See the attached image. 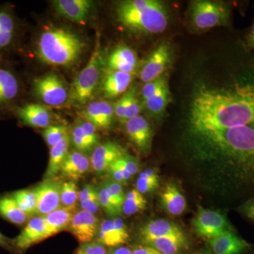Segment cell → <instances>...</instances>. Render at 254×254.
<instances>
[{
	"mask_svg": "<svg viewBox=\"0 0 254 254\" xmlns=\"http://www.w3.org/2000/svg\"><path fill=\"white\" fill-rule=\"evenodd\" d=\"M61 182L54 179H46L35 187L37 195L36 215L44 216L60 208Z\"/></svg>",
	"mask_w": 254,
	"mask_h": 254,
	"instance_id": "cell-11",
	"label": "cell"
},
{
	"mask_svg": "<svg viewBox=\"0 0 254 254\" xmlns=\"http://www.w3.org/2000/svg\"><path fill=\"white\" fill-rule=\"evenodd\" d=\"M182 235L185 234L178 225L165 220H156L148 222L139 230V236L142 242L160 237Z\"/></svg>",
	"mask_w": 254,
	"mask_h": 254,
	"instance_id": "cell-24",
	"label": "cell"
},
{
	"mask_svg": "<svg viewBox=\"0 0 254 254\" xmlns=\"http://www.w3.org/2000/svg\"><path fill=\"white\" fill-rule=\"evenodd\" d=\"M76 212V207H60L52 213L44 215L47 231L50 237L54 236L59 232L68 229Z\"/></svg>",
	"mask_w": 254,
	"mask_h": 254,
	"instance_id": "cell-27",
	"label": "cell"
},
{
	"mask_svg": "<svg viewBox=\"0 0 254 254\" xmlns=\"http://www.w3.org/2000/svg\"><path fill=\"white\" fill-rule=\"evenodd\" d=\"M167 84H168V78L164 75L153 81L145 83L143 90H142V98H143V101L149 98L152 95L155 94L157 92L161 90Z\"/></svg>",
	"mask_w": 254,
	"mask_h": 254,
	"instance_id": "cell-38",
	"label": "cell"
},
{
	"mask_svg": "<svg viewBox=\"0 0 254 254\" xmlns=\"http://www.w3.org/2000/svg\"><path fill=\"white\" fill-rule=\"evenodd\" d=\"M49 237L44 216H37L29 220L22 231L12 240V243L16 254L22 253Z\"/></svg>",
	"mask_w": 254,
	"mask_h": 254,
	"instance_id": "cell-12",
	"label": "cell"
},
{
	"mask_svg": "<svg viewBox=\"0 0 254 254\" xmlns=\"http://www.w3.org/2000/svg\"><path fill=\"white\" fill-rule=\"evenodd\" d=\"M107 254H131V250L128 247L122 245L110 248L108 250Z\"/></svg>",
	"mask_w": 254,
	"mask_h": 254,
	"instance_id": "cell-52",
	"label": "cell"
},
{
	"mask_svg": "<svg viewBox=\"0 0 254 254\" xmlns=\"http://www.w3.org/2000/svg\"><path fill=\"white\" fill-rule=\"evenodd\" d=\"M102 61L99 45L97 44L86 66L71 84L68 98L73 103L84 104L91 98L99 82Z\"/></svg>",
	"mask_w": 254,
	"mask_h": 254,
	"instance_id": "cell-5",
	"label": "cell"
},
{
	"mask_svg": "<svg viewBox=\"0 0 254 254\" xmlns=\"http://www.w3.org/2000/svg\"><path fill=\"white\" fill-rule=\"evenodd\" d=\"M0 247L9 251L11 253L16 254V250L13 246L12 240H10L7 237L4 236L1 232H0Z\"/></svg>",
	"mask_w": 254,
	"mask_h": 254,
	"instance_id": "cell-51",
	"label": "cell"
},
{
	"mask_svg": "<svg viewBox=\"0 0 254 254\" xmlns=\"http://www.w3.org/2000/svg\"><path fill=\"white\" fill-rule=\"evenodd\" d=\"M11 196L14 198L18 207L30 217L36 215L37 195L33 190H20L13 192Z\"/></svg>",
	"mask_w": 254,
	"mask_h": 254,
	"instance_id": "cell-32",
	"label": "cell"
},
{
	"mask_svg": "<svg viewBox=\"0 0 254 254\" xmlns=\"http://www.w3.org/2000/svg\"><path fill=\"white\" fill-rule=\"evenodd\" d=\"M55 11L73 22L84 23L93 6L89 0H57L53 1Z\"/></svg>",
	"mask_w": 254,
	"mask_h": 254,
	"instance_id": "cell-21",
	"label": "cell"
},
{
	"mask_svg": "<svg viewBox=\"0 0 254 254\" xmlns=\"http://www.w3.org/2000/svg\"><path fill=\"white\" fill-rule=\"evenodd\" d=\"M239 212L254 222V198L246 200L238 208Z\"/></svg>",
	"mask_w": 254,
	"mask_h": 254,
	"instance_id": "cell-48",
	"label": "cell"
},
{
	"mask_svg": "<svg viewBox=\"0 0 254 254\" xmlns=\"http://www.w3.org/2000/svg\"><path fill=\"white\" fill-rule=\"evenodd\" d=\"M99 218L91 213L80 210L73 215L68 230L81 244L93 242L99 231Z\"/></svg>",
	"mask_w": 254,
	"mask_h": 254,
	"instance_id": "cell-13",
	"label": "cell"
},
{
	"mask_svg": "<svg viewBox=\"0 0 254 254\" xmlns=\"http://www.w3.org/2000/svg\"><path fill=\"white\" fill-rule=\"evenodd\" d=\"M33 91L46 105L61 106L66 103L69 91L58 75L50 73L33 81Z\"/></svg>",
	"mask_w": 254,
	"mask_h": 254,
	"instance_id": "cell-7",
	"label": "cell"
},
{
	"mask_svg": "<svg viewBox=\"0 0 254 254\" xmlns=\"http://www.w3.org/2000/svg\"><path fill=\"white\" fill-rule=\"evenodd\" d=\"M78 124H79L84 133H86V136L92 141L94 142L95 144L98 145V141H99V136H98V132H97L98 128L93 124L85 120H80Z\"/></svg>",
	"mask_w": 254,
	"mask_h": 254,
	"instance_id": "cell-46",
	"label": "cell"
},
{
	"mask_svg": "<svg viewBox=\"0 0 254 254\" xmlns=\"http://www.w3.org/2000/svg\"><path fill=\"white\" fill-rule=\"evenodd\" d=\"M143 243L153 247L162 254H181L189 247L185 235L160 237L145 241Z\"/></svg>",
	"mask_w": 254,
	"mask_h": 254,
	"instance_id": "cell-28",
	"label": "cell"
},
{
	"mask_svg": "<svg viewBox=\"0 0 254 254\" xmlns=\"http://www.w3.org/2000/svg\"><path fill=\"white\" fill-rule=\"evenodd\" d=\"M18 28L17 20L11 9L0 7V53L12 48L17 39Z\"/></svg>",
	"mask_w": 254,
	"mask_h": 254,
	"instance_id": "cell-22",
	"label": "cell"
},
{
	"mask_svg": "<svg viewBox=\"0 0 254 254\" xmlns=\"http://www.w3.org/2000/svg\"><path fill=\"white\" fill-rule=\"evenodd\" d=\"M128 238L126 224L120 217L100 222L96 241L105 247L113 248L122 246L128 242Z\"/></svg>",
	"mask_w": 254,
	"mask_h": 254,
	"instance_id": "cell-15",
	"label": "cell"
},
{
	"mask_svg": "<svg viewBox=\"0 0 254 254\" xmlns=\"http://www.w3.org/2000/svg\"><path fill=\"white\" fill-rule=\"evenodd\" d=\"M71 143L69 134L55 146L50 148L49 162L46 173V179H52L60 173V168L64 160L69 152V145Z\"/></svg>",
	"mask_w": 254,
	"mask_h": 254,
	"instance_id": "cell-30",
	"label": "cell"
},
{
	"mask_svg": "<svg viewBox=\"0 0 254 254\" xmlns=\"http://www.w3.org/2000/svg\"><path fill=\"white\" fill-rule=\"evenodd\" d=\"M192 224L197 236L208 240L218 236L226 230H234L225 214L200 206L198 207V213Z\"/></svg>",
	"mask_w": 254,
	"mask_h": 254,
	"instance_id": "cell-8",
	"label": "cell"
},
{
	"mask_svg": "<svg viewBox=\"0 0 254 254\" xmlns=\"http://www.w3.org/2000/svg\"><path fill=\"white\" fill-rule=\"evenodd\" d=\"M130 91L127 92L124 95L121 99L119 100L115 104L114 108V112L115 115L122 122L125 123V117L127 109H128V101H129Z\"/></svg>",
	"mask_w": 254,
	"mask_h": 254,
	"instance_id": "cell-42",
	"label": "cell"
},
{
	"mask_svg": "<svg viewBox=\"0 0 254 254\" xmlns=\"http://www.w3.org/2000/svg\"><path fill=\"white\" fill-rule=\"evenodd\" d=\"M173 60V50L168 43H162L148 57L140 71L139 76L145 83L153 81L160 76Z\"/></svg>",
	"mask_w": 254,
	"mask_h": 254,
	"instance_id": "cell-9",
	"label": "cell"
},
{
	"mask_svg": "<svg viewBox=\"0 0 254 254\" xmlns=\"http://www.w3.org/2000/svg\"><path fill=\"white\" fill-rule=\"evenodd\" d=\"M68 134L67 127L63 125H50L44 128L43 131L45 141L50 148L58 144Z\"/></svg>",
	"mask_w": 254,
	"mask_h": 254,
	"instance_id": "cell-37",
	"label": "cell"
},
{
	"mask_svg": "<svg viewBox=\"0 0 254 254\" xmlns=\"http://www.w3.org/2000/svg\"><path fill=\"white\" fill-rule=\"evenodd\" d=\"M133 74L111 71L106 74L103 81V90L108 98H115L127 91L133 80Z\"/></svg>",
	"mask_w": 254,
	"mask_h": 254,
	"instance_id": "cell-26",
	"label": "cell"
},
{
	"mask_svg": "<svg viewBox=\"0 0 254 254\" xmlns=\"http://www.w3.org/2000/svg\"><path fill=\"white\" fill-rule=\"evenodd\" d=\"M91 168V160L86 153L73 150L68 152L59 173L68 181L76 182L84 177Z\"/></svg>",
	"mask_w": 254,
	"mask_h": 254,
	"instance_id": "cell-19",
	"label": "cell"
},
{
	"mask_svg": "<svg viewBox=\"0 0 254 254\" xmlns=\"http://www.w3.org/2000/svg\"><path fill=\"white\" fill-rule=\"evenodd\" d=\"M138 59L133 50L125 46H118L108 58V65L111 71H121L133 74Z\"/></svg>",
	"mask_w": 254,
	"mask_h": 254,
	"instance_id": "cell-23",
	"label": "cell"
},
{
	"mask_svg": "<svg viewBox=\"0 0 254 254\" xmlns=\"http://www.w3.org/2000/svg\"><path fill=\"white\" fill-rule=\"evenodd\" d=\"M140 112H141V106L137 98L136 88H132L130 90L129 101H128V109L125 117V123L132 118L138 116Z\"/></svg>",
	"mask_w": 254,
	"mask_h": 254,
	"instance_id": "cell-40",
	"label": "cell"
},
{
	"mask_svg": "<svg viewBox=\"0 0 254 254\" xmlns=\"http://www.w3.org/2000/svg\"><path fill=\"white\" fill-rule=\"evenodd\" d=\"M81 210L92 214L98 213L100 208L98 191L85 201L80 203Z\"/></svg>",
	"mask_w": 254,
	"mask_h": 254,
	"instance_id": "cell-45",
	"label": "cell"
},
{
	"mask_svg": "<svg viewBox=\"0 0 254 254\" xmlns=\"http://www.w3.org/2000/svg\"><path fill=\"white\" fill-rule=\"evenodd\" d=\"M118 21L135 33L157 34L165 31L168 15L164 5L156 0H127L119 3Z\"/></svg>",
	"mask_w": 254,
	"mask_h": 254,
	"instance_id": "cell-3",
	"label": "cell"
},
{
	"mask_svg": "<svg viewBox=\"0 0 254 254\" xmlns=\"http://www.w3.org/2000/svg\"><path fill=\"white\" fill-rule=\"evenodd\" d=\"M187 150L198 178L222 195L254 190V126L187 131Z\"/></svg>",
	"mask_w": 254,
	"mask_h": 254,
	"instance_id": "cell-1",
	"label": "cell"
},
{
	"mask_svg": "<svg viewBox=\"0 0 254 254\" xmlns=\"http://www.w3.org/2000/svg\"><path fill=\"white\" fill-rule=\"evenodd\" d=\"M100 185L104 187L108 190V193L118 200L120 204L123 205L126 194L124 193L123 187L120 184L117 183V182L112 181L110 180H107L102 182Z\"/></svg>",
	"mask_w": 254,
	"mask_h": 254,
	"instance_id": "cell-39",
	"label": "cell"
},
{
	"mask_svg": "<svg viewBox=\"0 0 254 254\" xmlns=\"http://www.w3.org/2000/svg\"><path fill=\"white\" fill-rule=\"evenodd\" d=\"M147 201L137 190H132L127 193L123 205V213L127 216L141 213L146 209Z\"/></svg>",
	"mask_w": 254,
	"mask_h": 254,
	"instance_id": "cell-33",
	"label": "cell"
},
{
	"mask_svg": "<svg viewBox=\"0 0 254 254\" xmlns=\"http://www.w3.org/2000/svg\"><path fill=\"white\" fill-rule=\"evenodd\" d=\"M98 198L100 207L105 213L112 217H118L123 213V205L108 193V190L101 185L98 188Z\"/></svg>",
	"mask_w": 254,
	"mask_h": 254,
	"instance_id": "cell-34",
	"label": "cell"
},
{
	"mask_svg": "<svg viewBox=\"0 0 254 254\" xmlns=\"http://www.w3.org/2000/svg\"><path fill=\"white\" fill-rule=\"evenodd\" d=\"M213 254H243L250 250L252 245L239 236L235 230H226L209 240Z\"/></svg>",
	"mask_w": 254,
	"mask_h": 254,
	"instance_id": "cell-16",
	"label": "cell"
},
{
	"mask_svg": "<svg viewBox=\"0 0 254 254\" xmlns=\"http://www.w3.org/2000/svg\"><path fill=\"white\" fill-rule=\"evenodd\" d=\"M69 136L73 147L78 151L83 153L93 151L95 147L98 145L86 136L78 123L73 127Z\"/></svg>",
	"mask_w": 254,
	"mask_h": 254,
	"instance_id": "cell-35",
	"label": "cell"
},
{
	"mask_svg": "<svg viewBox=\"0 0 254 254\" xmlns=\"http://www.w3.org/2000/svg\"><path fill=\"white\" fill-rule=\"evenodd\" d=\"M14 115L23 125L33 128H46L51 124V114L48 108L41 105L27 103L18 105Z\"/></svg>",
	"mask_w": 254,
	"mask_h": 254,
	"instance_id": "cell-18",
	"label": "cell"
},
{
	"mask_svg": "<svg viewBox=\"0 0 254 254\" xmlns=\"http://www.w3.org/2000/svg\"><path fill=\"white\" fill-rule=\"evenodd\" d=\"M0 217L21 226L27 222L30 216L18 207L11 195H0Z\"/></svg>",
	"mask_w": 254,
	"mask_h": 254,
	"instance_id": "cell-29",
	"label": "cell"
},
{
	"mask_svg": "<svg viewBox=\"0 0 254 254\" xmlns=\"http://www.w3.org/2000/svg\"><path fill=\"white\" fill-rule=\"evenodd\" d=\"M97 191H98V189L95 188L93 185H86L81 190H79L78 201H79V203L85 201V200L89 198L92 195L95 194Z\"/></svg>",
	"mask_w": 254,
	"mask_h": 254,
	"instance_id": "cell-49",
	"label": "cell"
},
{
	"mask_svg": "<svg viewBox=\"0 0 254 254\" xmlns=\"http://www.w3.org/2000/svg\"><path fill=\"white\" fill-rule=\"evenodd\" d=\"M199 254H213V253H212V251L210 250V249H207V250H203Z\"/></svg>",
	"mask_w": 254,
	"mask_h": 254,
	"instance_id": "cell-54",
	"label": "cell"
},
{
	"mask_svg": "<svg viewBox=\"0 0 254 254\" xmlns=\"http://www.w3.org/2000/svg\"><path fill=\"white\" fill-rule=\"evenodd\" d=\"M192 24L198 30H208L217 26H227L230 11L227 5L220 1L198 0L190 7Z\"/></svg>",
	"mask_w": 254,
	"mask_h": 254,
	"instance_id": "cell-6",
	"label": "cell"
},
{
	"mask_svg": "<svg viewBox=\"0 0 254 254\" xmlns=\"http://www.w3.org/2000/svg\"><path fill=\"white\" fill-rule=\"evenodd\" d=\"M247 45L249 48L254 50V23L251 28L250 33L247 36Z\"/></svg>",
	"mask_w": 254,
	"mask_h": 254,
	"instance_id": "cell-53",
	"label": "cell"
},
{
	"mask_svg": "<svg viewBox=\"0 0 254 254\" xmlns=\"http://www.w3.org/2000/svg\"><path fill=\"white\" fill-rule=\"evenodd\" d=\"M160 205L164 210L172 215H180L185 212L187 200L176 185L168 183L160 195Z\"/></svg>",
	"mask_w": 254,
	"mask_h": 254,
	"instance_id": "cell-25",
	"label": "cell"
},
{
	"mask_svg": "<svg viewBox=\"0 0 254 254\" xmlns=\"http://www.w3.org/2000/svg\"><path fill=\"white\" fill-rule=\"evenodd\" d=\"M127 134L142 153H147L151 146L153 130L149 122L141 115L125 123Z\"/></svg>",
	"mask_w": 254,
	"mask_h": 254,
	"instance_id": "cell-17",
	"label": "cell"
},
{
	"mask_svg": "<svg viewBox=\"0 0 254 254\" xmlns=\"http://www.w3.org/2000/svg\"><path fill=\"white\" fill-rule=\"evenodd\" d=\"M159 186V181L150 180L143 175H139L136 182V190L141 193H150L156 190Z\"/></svg>",
	"mask_w": 254,
	"mask_h": 254,
	"instance_id": "cell-43",
	"label": "cell"
},
{
	"mask_svg": "<svg viewBox=\"0 0 254 254\" xmlns=\"http://www.w3.org/2000/svg\"><path fill=\"white\" fill-rule=\"evenodd\" d=\"M131 254H162L153 247L148 245H138L133 247Z\"/></svg>",
	"mask_w": 254,
	"mask_h": 254,
	"instance_id": "cell-50",
	"label": "cell"
},
{
	"mask_svg": "<svg viewBox=\"0 0 254 254\" xmlns=\"http://www.w3.org/2000/svg\"><path fill=\"white\" fill-rule=\"evenodd\" d=\"M127 154V150L115 142H105L97 145L92 151L91 169L97 175L107 173L116 160Z\"/></svg>",
	"mask_w": 254,
	"mask_h": 254,
	"instance_id": "cell-14",
	"label": "cell"
},
{
	"mask_svg": "<svg viewBox=\"0 0 254 254\" xmlns=\"http://www.w3.org/2000/svg\"><path fill=\"white\" fill-rule=\"evenodd\" d=\"M108 250L105 246L97 241L82 244L76 254H107Z\"/></svg>",
	"mask_w": 254,
	"mask_h": 254,
	"instance_id": "cell-41",
	"label": "cell"
},
{
	"mask_svg": "<svg viewBox=\"0 0 254 254\" xmlns=\"http://www.w3.org/2000/svg\"><path fill=\"white\" fill-rule=\"evenodd\" d=\"M254 126V64L220 86L202 85L192 97L187 131Z\"/></svg>",
	"mask_w": 254,
	"mask_h": 254,
	"instance_id": "cell-2",
	"label": "cell"
},
{
	"mask_svg": "<svg viewBox=\"0 0 254 254\" xmlns=\"http://www.w3.org/2000/svg\"><path fill=\"white\" fill-rule=\"evenodd\" d=\"M170 91L168 84L152 95L148 99L144 100V104L147 109L152 115L155 116L163 115L167 106L170 103Z\"/></svg>",
	"mask_w": 254,
	"mask_h": 254,
	"instance_id": "cell-31",
	"label": "cell"
},
{
	"mask_svg": "<svg viewBox=\"0 0 254 254\" xmlns=\"http://www.w3.org/2000/svg\"><path fill=\"white\" fill-rule=\"evenodd\" d=\"M107 173L109 175L110 180L112 181L117 182V183L120 184L121 185H127V182L125 181L121 170H120L118 165L115 163V162L110 167Z\"/></svg>",
	"mask_w": 254,
	"mask_h": 254,
	"instance_id": "cell-47",
	"label": "cell"
},
{
	"mask_svg": "<svg viewBox=\"0 0 254 254\" xmlns=\"http://www.w3.org/2000/svg\"><path fill=\"white\" fill-rule=\"evenodd\" d=\"M79 190L76 182L66 181L62 183L60 190V207H76Z\"/></svg>",
	"mask_w": 254,
	"mask_h": 254,
	"instance_id": "cell-36",
	"label": "cell"
},
{
	"mask_svg": "<svg viewBox=\"0 0 254 254\" xmlns=\"http://www.w3.org/2000/svg\"><path fill=\"white\" fill-rule=\"evenodd\" d=\"M84 47V42L73 32L53 27L41 33L37 42L36 53L48 64L68 66L76 63Z\"/></svg>",
	"mask_w": 254,
	"mask_h": 254,
	"instance_id": "cell-4",
	"label": "cell"
},
{
	"mask_svg": "<svg viewBox=\"0 0 254 254\" xmlns=\"http://www.w3.org/2000/svg\"><path fill=\"white\" fill-rule=\"evenodd\" d=\"M21 88L19 78L14 70L0 64V111L9 110L14 114Z\"/></svg>",
	"mask_w": 254,
	"mask_h": 254,
	"instance_id": "cell-10",
	"label": "cell"
},
{
	"mask_svg": "<svg viewBox=\"0 0 254 254\" xmlns=\"http://www.w3.org/2000/svg\"><path fill=\"white\" fill-rule=\"evenodd\" d=\"M114 116V108L106 101L92 102L81 112L83 120L101 130L109 129L113 125Z\"/></svg>",
	"mask_w": 254,
	"mask_h": 254,
	"instance_id": "cell-20",
	"label": "cell"
},
{
	"mask_svg": "<svg viewBox=\"0 0 254 254\" xmlns=\"http://www.w3.org/2000/svg\"><path fill=\"white\" fill-rule=\"evenodd\" d=\"M118 161L127 169L131 177L134 176L138 170H139V162L134 157L128 154L124 155L123 157L118 159Z\"/></svg>",
	"mask_w": 254,
	"mask_h": 254,
	"instance_id": "cell-44",
	"label": "cell"
}]
</instances>
